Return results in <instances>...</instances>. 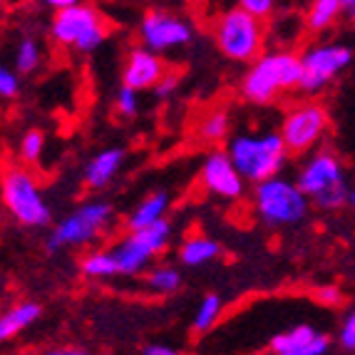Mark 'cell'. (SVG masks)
Listing matches in <instances>:
<instances>
[{
  "label": "cell",
  "instance_id": "6da1fadb",
  "mask_svg": "<svg viewBox=\"0 0 355 355\" xmlns=\"http://www.w3.org/2000/svg\"><path fill=\"white\" fill-rule=\"evenodd\" d=\"M301 85V55L291 48L263 50V55L246 65L239 92L251 105H273Z\"/></svg>",
  "mask_w": 355,
  "mask_h": 355
},
{
  "label": "cell",
  "instance_id": "7a4b0ae2",
  "mask_svg": "<svg viewBox=\"0 0 355 355\" xmlns=\"http://www.w3.org/2000/svg\"><path fill=\"white\" fill-rule=\"evenodd\" d=\"M296 184L308 196L311 207L320 211H338L348 204L350 177L343 157L328 147H318L306 154V159L298 164Z\"/></svg>",
  "mask_w": 355,
  "mask_h": 355
},
{
  "label": "cell",
  "instance_id": "3957f363",
  "mask_svg": "<svg viewBox=\"0 0 355 355\" xmlns=\"http://www.w3.org/2000/svg\"><path fill=\"white\" fill-rule=\"evenodd\" d=\"M226 154L239 169L246 184L266 182L284 174L291 152L286 149L279 130H249L236 132L226 142Z\"/></svg>",
  "mask_w": 355,
  "mask_h": 355
},
{
  "label": "cell",
  "instance_id": "277c9868",
  "mask_svg": "<svg viewBox=\"0 0 355 355\" xmlns=\"http://www.w3.org/2000/svg\"><path fill=\"white\" fill-rule=\"evenodd\" d=\"M211 40L229 62L251 65L266 50V20L239 3L226 6L211 20Z\"/></svg>",
  "mask_w": 355,
  "mask_h": 355
},
{
  "label": "cell",
  "instance_id": "5b68a950",
  "mask_svg": "<svg viewBox=\"0 0 355 355\" xmlns=\"http://www.w3.org/2000/svg\"><path fill=\"white\" fill-rule=\"evenodd\" d=\"M0 199L12 219L25 229H45L53 224V207L40 182L25 164H8L0 172Z\"/></svg>",
  "mask_w": 355,
  "mask_h": 355
},
{
  "label": "cell",
  "instance_id": "8992f818",
  "mask_svg": "<svg viewBox=\"0 0 355 355\" xmlns=\"http://www.w3.org/2000/svg\"><path fill=\"white\" fill-rule=\"evenodd\" d=\"M251 207L256 219L268 229H293L303 224L311 211V202L301 191L296 179H288L284 174L254 184Z\"/></svg>",
  "mask_w": 355,
  "mask_h": 355
},
{
  "label": "cell",
  "instance_id": "52a82bcc",
  "mask_svg": "<svg viewBox=\"0 0 355 355\" xmlns=\"http://www.w3.org/2000/svg\"><path fill=\"white\" fill-rule=\"evenodd\" d=\"M114 221V207L105 199H89L77 204L62 219H58L45 239V251L58 254L65 249H85L105 234Z\"/></svg>",
  "mask_w": 355,
  "mask_h": 355
},
{
  "label": "cell",
  "instance_id": "ba28073f",
  "mask_svg": "<svg viewBox=\"0 0 355 355\" xmlns=\"http://www.w3.org/2000/svg\"><path fill=\"white\" fill-rule=\"evenodd\" d=\"M107 35H110V25L105 15L89 3H77L72 8L53 12V20H50V37L60 48L80 55L97 53L105 45Z\"/></svg>",
  "mask_w": 355,
  "mask_h": 355
},
{
  "label": "cell",
  "instance_id": "9c48e42d",
  "mask_svg": "<svg viewBox=\"0 0 355 355\" xmlns=\"http://www.w3.org/2000/svg\"><path fill=\"white\" fill-rule=\"evenodd\" d=\"M174 236V224L169 219L157 221L154 226L139 231H127L125 236H119V241H114L110 249L117 261V271L125 279H135L142 276L149 266L154 263V259H159Z\"/></svg>",
  "mask_w": 355,
  "mask_h": 355
},
{
  "label": "cell",
  "instance_id": "30bf717a",
  "mask_svg": "<svg viewBox=\"0 0 355 355\" xmlns=\"http://www.w3.org/2000/svg\"><path fill=\"white\" fill-rule=\"evenodd\" d=\"M279 132L291 154L306 157V154L315 152L328 137L331 114H328L326 105H320L315 100L293 102L281 117Z\"/></svg>",
  "mask_w": 355,
  "mask_h": 355
},
{
  "label": "cell",
  "instance_id": "8fae6325",
  "mask_svg": "<svg viewBox=\"0 0 355 355\" xmlns=\"http://www.w3.org/2000/svg\"><path fill=\"white\" fill-rule=\"evenodd\" d=\"M353 65V48L345 42H313L301 53V89L303 95L315 97L326 92L338 77Z\"/></svg>",
  "mask_w": 355,
  "mask_h": 355
},
{
  "label": "cell",
  "instance_id": "7c38bea8",
  "mask_svg": "<svg viewBox=\"0 0 355 355\" xmlns=\"http://www.w3.org/2000/svg\"><path fill=\"white\" fill-rule=\"evenodd\" d=\"M137 35H139V42L147 45L149 50L164 55L172 50L189 48L194 42L196 30L187 15L157 6L142 15V20L137 25Z\"/></svg>",
  "mask_w": 355,
  "mask_h": 355
},
{
  "label": "cell",
  "instance_id": "4fadbf2b",
  "mask_svg": "<svg viewBox=\"0 0 355 355\" xmlns=\"http://www.w3.org/2000/svg\"><path fill=\"white\" fill-rule=\"evenodd\" d=\"M199 184L209 196H216L221 202H239L246 194V179L239 174L226 149H214L207 154L199 169Z\"/></svg>",
  "mask_w": 355,
  "mask_h": 355
},
{
  "label": "cell",
  "instance_id": "5bb4252c",
  "mask_svg": "<svg viewBox=\"0 0 355 355\" xmlns=\"http://www.w3.org/2000/svg\"><path fill=\"white\" fill-rule=\"evenodd\" d=\"M331 348V336L308 326V323L291 326L286 331L276 333L271 338V343H268V353L271 355H328Z\"/></svg>",
  "mask_w": 355,
  "mask_h": 355
},
{
  "label": "cell",
  "instance_id": "9a60e30c",
  "mask_svg": "<svg viewBox=\"0 0 355 355\" xmlns=\"http://www.w3.org/2000/svg\"><path fill=\"white\" fill-rule=\"evenodd\" d=\"M166 75V62L159 53L149 50L147 45H135L127 53L125 65H122V85L144 92V89H154V85L159 83Z\"/></svg>",
  "mask_w": 355,
  "mask_h": 355
},
{
  "label": "cell",
  "instance_id": "2e32d148",
  "mask_svg": "<svg viewBox=\"0 0 355 355\" xmlns=\"http://www.w3.org/2000/svg\"><path fill=\"white\" fill-rule=\"evenodd\" d=\"M125 159H127L125 147H107V149H100L97 154H92L83 169L85 187L92 191L107 189V187L117 179V174L122 172Z\"/></svg>",
  "mask_w": 355,
  "mask_h": 355
},
{
  "label": "cell",
  "instance_id": "e0dca14e",
  "mask_svg": "<svg viewBox=\"0 0 355 355\" xmlns=\"http://www.w3.org/2000/svg\"><path fill=\"white\" fill-rule=\"evenodd\" d=\"M42 315V306L37 301H18L0 313V345L18 338L30 326H35Z\"/></svg>",
  "mask_w": 355,
  "mask_h": 355
},
{
  "label": "cell",
  "instance_id": "ac0fdd59",
  "mask_svg": "<svg viewBox=\"0 0 355 355\" xmlns=\"http://www.w3.org/2000/svg\"><path fill=\"white\" fill-rule=\"evenodd\" d=\"M224 254L221 249V243L211 236H204V234H196V236L184 239L179 243V251H177V261L179 266L184 268H204L209 263L219 259Z\"/></svg>",
  "mask_w": 355,
  "mask_h": 355
},
{
  "label": "cell",
  "instance_id": "d6986e66",
  "mask_svg": "<svg viewBox=\"0 0 355 355\" xmlns=\"http://www.w3.org/2000/svg\"><path fill=\"white\" fill-rule=\"evenodd\" d=\"M169 207H172V196H169V191L157 189V191H152V194H147L142 202L132 209L130 216H127V231L147 229V226H154L157 221L166 219Z\"/></svg>",
  "mask_w": 355,
  "mask_h": 355
},
{
  "label": "cell",
  "instance_id": "ffe728a7",
  "mask_svg": "<svg viewBox=\"0 0 355 355\" xmlns=\"http://www.w3.org/2000/svg\"><path fill=\"white\" fill-rule=\"evenodd\" d=\"M196 137L204 144H221L229 142L231 137V114L224 107H211L202 117L196 119Z\"/></svg>",
  "mask_w": 355,
  "mask_h": 355
},
{
  "label": "cell",
  "instance_id": "44dd1931",
  "mask_svg": "<svg viewBox=\"0 0 355 355\" xmlns=\"http://www.w3.org/2000/svg\"><path fill=\"white\" fill-rule=\"evenodd\" d=\"M345 15V0H311L306 10V28L311 33H326Z\"/></svg>",
  "mask_w": 355,
  "mask_h": 355
},
{
  "label": "cell",
  "instance_id": "7402d4cb",
  "mask_svg": "<svg viewBox=\"0 0 355 355\" xmlns=\"http://www.w3.org/2000/svg\"><path fill=\"white\" fill-rule=\"evenodd\" d=\"M182 271L177 266H172V263H157V266L152 263L144 271V286L154 296H172V293H177L182 288Z\"/></svg>",
  "mask_w": 355,
  "mask_h": 355
},
{
  "label": "cell",
  "instance_id": "603a6c76",
  "mask_svg": "<svg viewBox=\"0 0 355 355\" xmlns=\"http://www.w3.org/2000/svg\"><path fill=\"white\" fill-rule=\"evenodd\" d=\"M80 273L85 279L92 281H110L114 276H119L117 271V261H114L112 249H92L80 259Z\"/></svg>",
  "mask_w": 355,
  "mask_h": 355
},
{
  "label": "cell",
  "instance_id": "cb8c5ba5",
  "mask_svg": "<svg viewBox=\"0 0 355 355\" xmlns=\"http://www.w3.org/2000/svg\"><path fill=\"white\" fill-rule=\"evenodd\" d=\"M221 313H224V298L219 293H204V298L199 301L194 311V320H191V331L194 333H209L216 323H219Z\"/></svg>",
  "mask_w": 355,
  "mask_h": 355
},
{
  "label": "cell",
  "instance_id": "d4e9b609",
  "mask_svg": "<svg viewBox=\"0 0 355 355\" xmlns=\"http://www.w3.org/2000/svg\"><path fill=\"white\" fill-rule=\"evenodd\" d=\"M40 65H42V48L40 42H37V37L33 35L20 37L18 45H15V53H12V67L25 77L37 72Z\"/></svg>",
  "mask_w": 355,
  "mask_h": 355
},
{
  "label": "cell",
  "instance_id": "484cf974",
  "mask_svg": "<svg viewBox=\"0 0 355 355\" xmlns=\"http://www.w3.org/2000/svg\"><path fill=\"white\" fill-rule=\"evenodd\" d=\"M45 132L42 130H28L23 137H20V144H18V157L25 166H33L42 159V152H45Z\"/></svg>",
  "mask_w": 355,
  "mask_h": 355
},
{
  "label": "cell",
  "instance_id": "4316f807",
  "mask_svg": "<svg viewBox=\"0 0 355 355\" xmlns=\"http://www.w3.org/2000/svg\"><path fill=\"white\" fill-rule=\"evenodd\" d=\"M23 92V75L15 67L0 62V102L18 100Z\"/></svg>",
  "mask_w": 355,
  "mask_h": 355
},
{
  "label": "cell",
  "instance_id": "83f0119b",
  "mask_svg": "<svg viewBox=\"0 0 355 355\" xmlns=\"http://www.w3.org/2000/svg\"><path fill=\"white\" fill-rule=\"evenodd\" d=\"M139 107H142L139 92L127 87V85H119V89L114 92V112H117L122 119H132L139 114Z\"/></svg>",
  "mask_w": 355,
  "mask_h": 355
},
{
  "label": "cell",
  "instance_id": "f1b7e54d",
  "mask_svg": "<svg viewBox=\"0 0 355 355\" xmlns=\"http://www.w3.org/2000/svg\"><path fill=\"white\" fill-rule=\"evenodd\" d=\"M336 340H338V348L343 350V353L355 355V306L348 308V313L340 320Z\"/></svg>",
  "mask_w": 355,
  "mask_h": 355
},
{
  "label": "cell",
  "instance_id": "f546056e",
  "mask_svg": "<svg viewBox=\"0 0 355 355\" xmlns=\"http://www.w3.org/2000/svg\"><path fill=\"white\" fill-rule=\"evenodd\" d=\"M343 298H345L343 288H340V286H336V284H323V286H318V288L313 291V301L320 303V306H326V308L340 306V303H343Z\"/></svg>",
  "mask_w": 355,
  "mask_h": 355
},
{
  "label": "cell",
  "instance_id": "4dcf8cb0",
  "mask_svg": "<svg viewBox=\"0 0 355 355\" xmlns=\"http://www.w3.org/2000/svg\"><path fill=\"white\" fill-rule=\"evenodd\" d=\"M239 6L246 8V10H251L254 15H259L261 20H268L276 12V3L279 0H236Z\"/></svg>",
  "mask_w": 355,
  "mask_h": 355
},
{
  "label": "cell",
  "instance_id": "1f68e13d",
  "mask_svg": "<svg viewBox=\"0 0 355 355\" xmlns=\"http://www.w3.org/2000/svg\"><path fill=\"white\" fill-rule=\"evenodd\" d=\"M177 89H179V75L177 72H169L166 70V75L162 77L159 83L154 85V95L159 97V100H169V97H174L177 95Z\"/></svg>",
  "mask_w": 355,
  "mask_h": 355
},
{
  "label": "cell",
  "instance_id": "d6a6232c",
  "mask_svg": "<svg viewBox=\"0 0 355 355\" xmlns=\"http://www.w3.org/2000/svg\"><path fill=\"white\" fill-rule=\"evenodd\" d=\"M139 355H184L179 348H174V345H166V343H149L142 348V353Z\"/></svg>",
  "mask_w": 355,
  "mask_h": 355
},
{
  "label": "cell",
  "instance_id": "836d02e7",
  "mask_svg": "<svg viewBox=\"0 0 355 355\" xmlns=\"http://www.w3.org/2000/svg\"><path fill=\"white\" fill-rule=\"evenodd\" d=\"M42 355H92L87 348L83 345H55V348H48Z\"/></svg>",
  "mask_w": 355,
  "mask_h": 355
},
{
  "label": "cell",
  "instance_id": "e575fe53",
  "mask_svg": "<svg viewBox=\"0 0 355 355\" xmlns=\"http://www.w3.org/2000/svg\"><path fill=\"white\" fill-rule=\"evenodd\" d=\"M40 3L48 8V10L58 12V10H65V8L77 6V3H85V0H40Z\"/></svg>",
  "mask_w": 355,
  "mask_h": 355
},
{
  "label": "cell",
  "instance_id": "d590c367",
  "mask_svg": "<svg viewBox=\"0 0 355 355\" xmlns=\"http://www.w3.org/2000/svg\"><path fill=\"white\" fill-rule=\"evenodd\" d=\"M345 18L355 23V0H345Z\"/></svg>",
  "mask_w": 355,
  "mask_h": 355
},
{
  "label": "cell",
  "instance_id": "8d00e7d4",
  "mask_svg": "<svg viewBox=\"0 0 355 355\" xmlns=\"http://www.w3.org/2000/svg\"><path fill=\"white\" fill-rule=\"evenodd\" d=\"M348 207L353 209V214H355V189H350V196H348Z\"/></svg>",
  "mask_w": 355,
  "mask_h": 355
},
{
  "label": "cell",
  "instance_id": "74e56055",
  "mask_svg": "<svg viewBox=\"0 0 355 355\" xmlns=\"http://www.w3.org/2000/svg\"><path fill=\"white\" fill-rule=\"evenodd\" d=\"M152 6H162V3H169V0H149Z\"/></svg>",
  "mask_w": 355,
  "mask_h": 355
},
{
  "label": "cell",
  "instance_id": "f35d334b",
  "mask_svg": "<svg viewBox=\"0 0 355 355\" xmlns=\"http://www.w3.org/2000/svg\"><path fill=\"white\" fill-rule=\"evenodd\" d=\"M3 6H6V0H0V10H3Z\"/></svg>",
  "mask_w": 355,
  "mask_h": 355
}]
</instances>
